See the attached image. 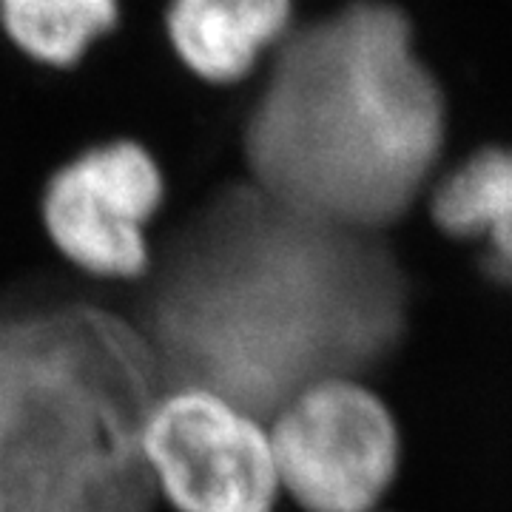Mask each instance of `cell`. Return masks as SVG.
I'll list each match as a JSON object with an SVG mask.
<instances>
[{
  "label": "cell",
  "mask_w": 512,
  "mask_h": 512,
  "mask_svg": "<svg viewBox=\"0 0 512 512\" xmlns=\"http://www.w3.org/2000/svg\"><path fill=\"white\" fill-rule=\"evenodd\" d=\"M407 316V276L382 234L313 220L239 183L151 262L134 325L165 390H211L268 421L308 384L387 362Z\"/></svg>",
  "instance_id": "6da1fadb"
},
{
  "label": "cell",
  "mask_w": 512,
  "mask_h": 512,
  "mask_svg": "<svg viewBox=\"0 0 512 512\" xmlns=\"http://www.w3.org/2000/svg\"><path fill=\"white\" fill-rule=\"evenodd\" d=\"M444 134V94L404 12L356 0L279 49L245 126L248 183L313 220L384 234L427 188Z\"/></svg>",
  "instance_id": "7a4b0ae2"
},
{
  "label": "cell",
  "mask_w": 512,
  "mask_h": 512,
  "mask_svg": "<svg viewBox=\"0 0 512 512\" xmlns=\"http://www.w3.org/2000/svg\"><path fill=\"white\" fill-rule=\"evenodd\" d=\"M154 353L94 305L0 311V512H154Z\"/></svg>",
  "instance_id": "3957f363"
},
{
  "label": "cell",
  "mask_w": 512,
  "mask_h": 512,
  "mask_svg": "<svg viewBox=\"0 0 512 512\" xmlns=\"http://www.w3.org/2000/svg\"><path fill=\"white\" fill-rule=\"evenodd\" d=\"M265 424L279 490L302 510L379 512L402 467V433L362 379L308 384Z\"/></svg>",
  "instance_id": "277c9868"
},
{
  "label": "cell",
  "mask_w": 512,
  "mask_h": 512,
  "mask_svg": "<svg viewBox=\"0 0 512 512\" xmlns=\"http://www.w3.org/2000/svg\"><path fill=\"white\" fill-rule=\"evenodd\" d=\"M146 458L157 498L177 512H274L268 424L200 387H168L151 407Z\"/></svg>",
  "instance_id": "5b68a950"
},
{
  "label": "cell",
  "mask_w": 512,
  "mask_h": 512,
  "mask_svg": "<svg viewBox=\"0 0 512 512\" xmlns=\"http://www.w3.org/2000/svg\"><path fill=\"white\" fill-rule=\"evenodd\" d=\"M163 202V174L137 143L97 146L63 165L43 194V225L55 248L100 279L151 271L148 225Z\"/></svg>",
  "instance_id": "8992f818"
},
{
  "label": "cell",
  "mask_w": 512,
  "mask_h": 512,
  "mask_svg": "<svg viewBox=\"0 0 512 512\" xmlns=\"http://www.w3.org/2000/svg\"><path fill=\"white\" fill-rule=\"evenodd\" d=\"M291 0H171L168 32L185 66L211 83H234L288 35Z\"/></svg>",
  "instance_id": "52a82bcc"
},
{
  "label": "cell",
  "mask_w": 512,
  "mask_h": 512,
  "mask_svg": "<svg viewBox=\"0 0 512 512\" xmlns=\"http://www.w3.org/2000/svg\"><path fill=\"white\" fill-rule=\"evenodd\" d=\"M430 217L441 234L478 245L481 274L512 291V148H481L444 174Z\"/></svg>",
  "instance_id": "ba28073f"
},
{
  "label": "cell",
  "mask_w": 512,
  "mask_h": 512,
  "mask_svg": "<svg viewBox=\"0 0 512 512\" xmlns=\"http://www.w3.org/2000/svg\"><path fill=\"white\" fill-rule=\"evenodd\" d=\"M9 37L35 60L69 66L117 20V0H0Z\"/></svg>",
  "instance_id": "9c48e42d"
}]
</instances>
